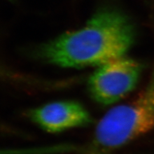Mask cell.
<instances>
[{"label": "cell", "instance_id": "2", "mask_svg": "<svg viewBox=\"0 0 154 154\" xmlns=\"http://www.w3.org/2000/svg\"><path fill=\"white\" fill-rule=\"evenodd\" d=\"M154 130V66L149 82L137 98L113 107L95 128L93 144L105 151L119 149Z\"/></svg>", "mask_w": 154, "mask_h": 154}, {"label": "cell", "instance_id": "1", "mask_svg": "<svg viewBox=\"0 0 154 154\" xmlns=\"http://www.w3.org/2000/svg\"><path fill=\"white\" fill-rule=\"evenodd\" d=\"M135 38L128 17L107 7L97 11L82 28L44 45L39 52L45 60L63 67L99 66L125 56Z\"/></svg>", "mask_w": 154, "mask_h": 154}, {"label": "cell", "instance_id": "3", "mask_svg": "<svg viewBox=\"0 0 154 154\" xmlns=\"http://www.w3.org/2000/svg\"><path fill=\"white\" fill-rule=\"evenodd\" d=\"M143 70L142 62L125 56L109 61L89 78V92L99 103L112 104L135 88Z\"/></svg>", "mask_w": 154, "mask_h": 154}, {"label": "cell", "instance_id": "4", "mask_svg": "<svg viewBox=\"0 0 154 154\" xmlns=\"http://www.w3.org/2000/svg\"><path fill=\"white\" fill-rule=\"evenodd\" d=\"M29 116L42 129L51 133L88 125L91 118L88 111L73 101L50 103L30 110Z\"/></svg>", "mask_w": 154, "mask_h": 154}]
</instances>
